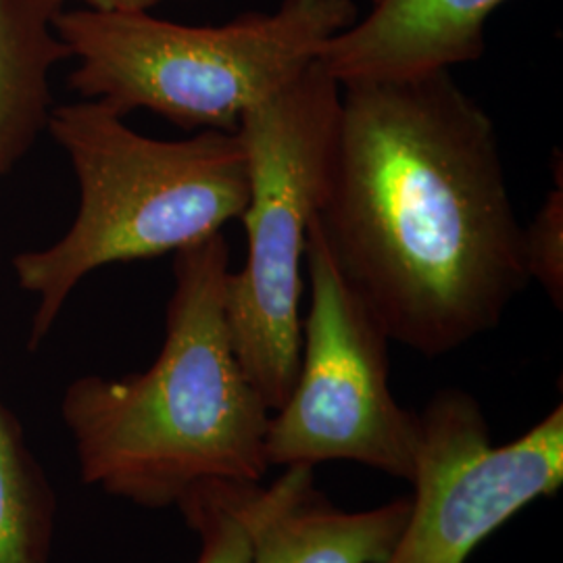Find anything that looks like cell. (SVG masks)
Segmentation results:
<instances>
[{
	"mask_svg": "<svg viewBox=\"0 0 563 563\" xmlns=\"http://www.w3.org/2000/svg\"><path fill=\"white\" fill-rule=\"evenodd\" d=\"M46 132L71 162L80 207L63 239L13 257L21 288L38 297L27 341L32 351L88 274L222 234L225 223L241 220L249 201L239 132L202 130L186 141H157L128 128L102 101L55 107Z\"/></svg>",
	"mask_w": 563,
	"mask_h": 563,
	"instance_id": "obj_3",
	"label": "cell"
},
{
	"mask_svg": "<svg viewBox=\"0 0 563 563\" xmlns=\"http://www.w3.org/2000/svg\"><path fill=\"white\" fill-rule=\"evenodd\" d=\"M242 495L239 481H202L181 495L176 507L201 544L197 563H251Z\"/></svg>",
	"mask_w": 563,
	"mask_h": 563,
	"instance_id": "obj_12",
	"label": "cell"
},
{
	"mask_svg": "<svg viewBox=\"0 0 563 563\" xmlns=\"http://www.w3.org/2000/svg\"><path fill=\"white\" fill-rule=\"evenodd\" d=\"M316 220L386 336L423 357L495 330L530 282L495 123L451 71L342 88Z\"/></svg>",
	"mask_w": 563,
	"mask_h": 563,
	"instance_id": "obj_1",
	"label": "cell"
},
{
	"mask_svg": "<svg viewBox=\"0 0 563 563\" xmlns=\"http://www.w3.org/2000/svg\"><path fill=\"white\" fill-rule=\"evenodd\" d=\"M507 0H369V13L325 42L323 69L344 86L422 78L474 63L486 21Z\"/></svg>",
	"mask_w": 563,
	"mask_h": 563,
	"instance_id": "obj_8",
	"label": "cell"
},
{
	"mask_svg": "<svg viewBox=\"0 0 563 563\" xmlns=\"http://www.w3.org/2000/svg\"><path fill=\"white\" fill-rule=\"evenodd\" d=\"M418 422L411 507L384 563H465L514 516L562 488V402L505 444L493 443L481 402L462 388L439 390Z\"/></svg>",
	"mask_w": 563,
	"mask_h": 563,
	"instance_id": "obj_7",
	"label": "cell"
},
{
	"mask_svg": "<svg viewBox=\"0 0 563 563\" xmlns=\"http://www.w3.org/2000/svg\"><path fill=\"white\" fill-rule=\"evenodd\" d=\"M263 488L244 483L251 563H384L401 537L411 499L344 511L316 488L313 467H284Z\"/></svg>",
	"mask_w": 563,
	"mask_h": 563,
	"instance_id": "obj_9",
	"label": "cell"
},
{
	"mask_svg": "<svg viewBox=\"0 0 563 563\" xmlns=\"http://www.w3.org/2000/svg\"><path fill=\"white\" fill-rule=\"evenodd\" d=\"M55 499L20 422L0 401V563H48Z\"/></svg>",
	"mask_w": 563,
	"mask_h": 563,
	"instance_id": "obj_11",
	"label": "cell"
},
{
	"mask_svg": "<svg viewBox=\"0 0 563 563\" xmlns=\"http://www.w3.org/2000/svg\"><path fill=\"white\" fill-rule=\"evenodd\" d=\"M305 262L311 305L302 320L301 367L288 401L269 416L267 463H360L411 484L418 413L395 399L390 339L344 280L316 218L309 225Z\"/></svg>",
	"mask_w": 563,
	"mask_h": 563,
	"instance_id": "obj_6",
	"label": "cell"
},
{
	"mask_svg": "<svg viewBox=\"0 0 563 563\" xmlns=\"http://www.w3.org/2000/svg\"><path fill=\"white\" fill-rule=\"evenodd\" d=\"M341 99V84L316 60L239 128L249 165L246 262L228 274L225 322L246 380L272 413L301 367L302 260L328 188Z\"/></svg>",
	"mask_w": 563,
	"mask_h": 563,
	"instance_id": "obj_5",
	"label": "cell"
},
{
	"mask_svg": "<svg viewBox=\"0 0 563 563\" xmlns=\"http://www.w3.org/2000/svg\"><path fill=\"white\" fill-rule=\"evenodd\" d=\"M523 260L530 280H537L551 302L563 307V162H553V188L528 228H523Z\"/></svg>",
	"mask_w": 563,
	"mask_h": 563,
	"instance_id": "obj_13",
	"label": "cell"
},
{
	"mask_svg": "<svg viewBox=\"0 0 563 563\" xmlns=\"http://www.w3.org/2000/svg\"><path fill=\"white\" fill-rule=\"evenodd\" d=\"M60 4L69 2V0H59ZM71 2H80L84 9H92V11H107V13H136V11H148L153 7H157L163 0H71Z\"/></svg>",
	"mask_w": 563,
	"mask_h": 563,
	"instance_id": "obj_14",
	"label": "cell"
},
{
	"mask_svg": "<svg viewBox=\"0 0 563 563\" xmlns=\"http://www.w3.org/2000/svg\"><path fill=\"white\" fill-rule=\"evenodd\" d=\"M357 18L353 0H282L274 13L222 25L60 9L55 32L78 59L69 86L86 101L123 118L146 109L184 130L236 134L246 111L299 80Z\"/></svg>",
	"mask_w": 563,
	"mask_h": 563,
	"instance_id": "obj_4",
	"label": "cell"
},
{
	"mask_svg": "<svg viewBox=\"0 0 563 563\" xmlns=\"http://www.w3.org/2000/svg\"><path fill=\"white\" fill-rule=\"evenodd\" d=\"M228 274L230 249L222 234L178 251L155 363L141 374L81 376L67 386L60 413L84 483L163 509L202 481L265 478L272 411L232 349Z\"/></svg>",
	"mask_w": 563,
	"mask_h": 563,
	"instance_id": "obj_2",
	"label": "cell"
},
{
	"mask_svg": "<svg viewBox=\"0 0 563 563\" xmlns=\"http://www.w3.org/2000/svg\"><path fill=\"white\" fill-rule=\"evenodd\" d=\"M60 9L59 0H0V184L46 130L51 74L71 59L55 32Z\"/></svg>",
	"mask_w": 563,
	"mask_h": 563,
	"instance_id": "obj_10",
	"label": "cell"
}]
</instances>
